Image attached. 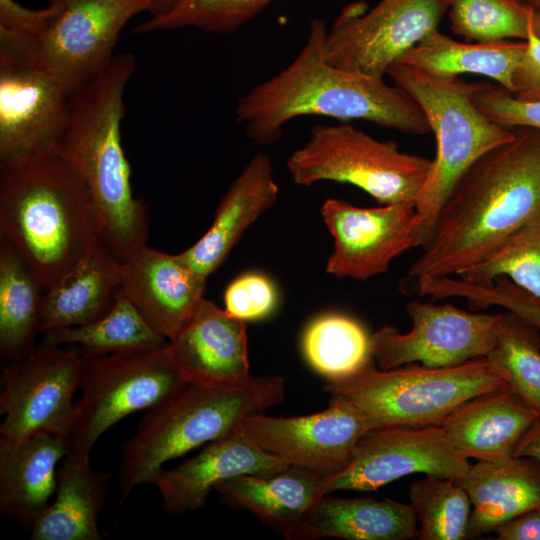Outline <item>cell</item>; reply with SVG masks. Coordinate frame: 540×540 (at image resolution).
I'll return each mask as SVG.
<instances>
[{
  "mask_svg": "<svg viewBox=\"0 0 540 540\" xmlns=\"http://www.w3.org/2000/svg\"><path fill=\"white\" fill-rule=\"evenodd\" d=\"M540 209V131L519 127L458 179L432 236L399 282L412 295L424 278L454 277L479 262Z\"/></svg>",
  "mask_w": 540,
  "mask_h": 540,
  "instance_id": "6da1fadb",
  "label": "cell"
},
{
  "mask_svg": "<svg viewBox=\"0 0 540 540\" xmlns=\"http://www.w3.org/2000/svg\"><path fill=\"white\" fill-rule=\"evenodd\" d=\"M325 23L313 19L303 48L282 71L257 84L236 106V120L257 145H270L302 116L360 119L411 135L431 132L419 105L383 77L338 68L324 54Z\"/></svg>",
  "mask_w": 540,
  "mask_h": 540,
  "instance_id": "7a4b0ae2",
  "label": "cell"
},
{
  "mask_svg": "<svg viewBox=\"0 0 540 540\" xmlns=\"http://www.w3.org/2000/svg\"><path fill=\"white\" fill-rule=\"evenodd\" d=\"M134 72L132 54H115L73 90L69 122L55 147L88 188L100 243L121 262L148 245L150 224L148 206L134 196L121 141L124 90Z\"/></svg>",
  "mask_w": 540,
  "mask_h": 540,
  "instance_id": "3957f363",
  "label": "cell"
},
{
  "mask_svg": "<svg viewBox=\"0 0 540 540\" xmlns=\"http://www.w3.org/2000/svg\"><path fill=\"white\" fill-rule=\"evenodd\" d=\"M0 235L45 290L100 242L88 188L56 148L0 163Z\"/></svg>",
  "mask_w": 540,
  "mask_h": 540,
  "instance_id": "277c9868",
  "label": "cell"
},
{
  "mask_svg": "<svg viewBox=\"0 0 540 540\" xmlns=\"http://www.w3.org/2000/svg\"><path fill=\"white\" fill-rule=\"evenodd\" d=\"M285 397L282 375H250L223 387L186 383L147 409L122 445V505L140 484H150L164 464L233 432L246 418L265 413Z\"/></svg>",
  "mask_w": 540,
  "mask_h": 540,
  "instance_id": "5b68a950",
  "label": "cell"
},
{
  "mask_svg": "<svg viewBox=\"0 0 540 540\" xmlns=\"http://www.w3.org/2000/svg\"><path fill=\"white\" fill-rule=\"evenodd\" d=\"M505 385L486 357L450 367L418 363L382 370L369 365L347 376L327 379L323 390L363 415L368 431L393 426H440L470 398Z\"/></svg>",
  "mask_w": 540,
  "mask_h": 540,
  "instance_id": "8992f818",
  "label": "cell"
},
{
  "mask_svg": "<svg viewBox=\"0 0 540 540\" xmlns=\"http://www.w3.org/2000/svg\"><path fill=\"white\" fill-rule=\"evenodd\" d=\"M421 108L436 139V155L415 201L426 220L428 244L438 214L462 174L482 155L512 141L515 131L488 118L475 104V83L440 78L399 61L387 70Z\"/></svg>",
  "mask_w": 540,
  "mask_h": 540,
  "instance_id": "52a82bcc",
  "label": "cell"
},
{
  "mask_svg": "<svg viewBox=\"0 0 540 540\" xmlns=\"http://www.w3.org/2000/svg\"><path fill=\"white\" fill-rule=\"evenodd\" d=\"M432 160L399 150L348 123L317 125L306 143L287 160L292 181L311 186L321 181L354 185L381 205L415 202Z\"/></svg>",
  "mask_w": 540,
  "mask_h": 540,
  "instance_id": "ba28073f",
  "label": "cell"
},
{
  "mask_svg": "<svg viewBox=\"0 0 540 540\" xmlns=\"http://www.w3.org/2000/svg\"><path fill=\"white\" fill-rule=\"evenodd\" d=\"M185 384L166 345L115 353L84 351L81 394L68 433L69 448L90 452L114 424L149 409Z\"/></svg>",
  "mask_w": 540,
  "mask_h": 540,
  "instance_id": "9c48e42d",
  "label": "cell"
},
{
  "mask_svg": "<svg viewBox=\"0 0 540 540\" xmlns=\"http://www.w3.org/2000/svg\"><path fill=\"white\" fill-rule=\"evenodd\" d=\"M54 12L34 34L0 33L16 49L55 76L70 92L114 57L128 21L152 9L153 0H51Z\"/></svg>",
  "mask_w": 540,
  "mask_h": 540,
  "instance_id": "30bf717a",
  "label": "cell"
},
{
  "mask_svg": "<svg viewBox=\"0 0 540 540\" xmlns=\"http://www.w3.org/2000/svg\"><path fill=\"white\" fill-rule=\"evenodd\" d=\"M83 361L78 345L41 341L26 356L7 363L0 381L1 438L17 440L39 433L68 437Z\"/></svg>",
  "mask_w": 540,
  "mask_h": 540,
  "instance_id": "8fae6325",
  "label": "cell"
},
{
  "mask_svg": "<svg viewBox=\"0 0 540 540\" xmlns=\"http://www.w3.org/2000/svg\"><path fill=\"white\" fill-rule=\"evenodd\" d=\"M405 310L412 322L408 332L384 325L371 335V356L379 369L412 363L450 367L485 358L497 343L503 317L418 300Z\"/></svg>",
  "mask_w": 540,
  "mask_h": 540,
  "instance_id": "7c38bea8",
  "label": "cell"
},
{
  "mask_svg": "<svg viewBox=\"0 0 540 540\" xmlns=\"http://www.w3.org/2000/svg\"><path fill=\"white\" fill-rule=\"evenodd\" d=\"M448 7L449 0H382L367 12L349 6L327 30L325 58L338 68L383 77L438 29Z\"/></svg>",
  "mask_w": 540,
  "mask_h": 540,
  "instance_id": "4fadbf2b",
  "label": "cell"
},
{
  "mask_svg": "<svg viewBox=\"0 0 540 540\" xmlns=\"http://www.w3.org/2000/svg\"><path fill=\"white\" fill-rule=\"evenodd\" d=\"M320 212L334 244L326 272L335 278L383 274L395 258L426 242V220L415 202L361 208L330 198Z\"/></svg>",
  "mask_w": 540,
  "mask_h": 540,
  "instance_id": "5bb4252c",
  "label": "cell"
},
{
  "mask_svg": "<svg viewBox=\"0 0 540 540\" xmlns=\"http://www.w3.org/2000/svg\"><path fill=\"white\" fill-rule=\"evenodd\" d=\"M71 92L49 71L0 43V163L55 148Z\"/></svg>",
  "mask_w": 540,
  "mask_h": 540,
  "instance_id": "9a60e30c",
  "label": "cell"
},
{
  "mask_svg": "<svg viewBox=\"0 0 540 540\" xmlns=\"http://www.w3.org/2000/svg\"><path fill=\"white\" fill-rule=\"evenodd\" d=\"M470 466L441 426L372 429L358 440L349 465L326 479L325 492L375 491L414 473L457 479Z\"/></svg>",
  "mask_w": 540,
  "mask_h": 540,
  "instance_id": "2e32d148",
  "label": "cell"
},
{
  "mask_svg": "<svg viewBox=\"0 0 540 540\" xmlns=\"http://www.w3.org/2000/svg\"><path fill=\"white\" fill-rule=\"evenodd\" d=\"M259 449L327 478L343 471L368 427L349 402L331 398L314 414L274 417L265 413L244 419L236 428Z\"/></svg>",
  "mask_w": 540,
  "mask_h": 540,
  "instance_id": "e0dca14e",
  "label": "cell"
},
{
  "mask_svg": "<svg viewBox=\"0 0 540 540\" xmlns=\"http://www.w3.org/2000/svg\"><path fill=\"white\" fill-rule=\"evenodd\" d=\"M166 348L186 383L223 387L251 375L245 321L205 298Z\"/></svg>",
  "mask_w": 540,
  "mask_h": 540,
  "instance_id": "ac0fdd59",
  "label": "cell"
},
{
  "mask_svg": "<svg viewBox=\"0 0 540 540\" xmlns=\"http://www.w3.org/2000/svg\"><path fill=\"white\" fill-rule=\"evenodd\" d=\"M206 278L178 254L147 246L122 262L120 291L167 341L204 298Z\"/></svg>",
  "mask_w": 540,
  "mask_h": 540,
  "instance_id": "d6986e66",
  "label": "cell"
},
{
  "mask_svg": "<svg viewBox=\"0 0 540 540\" xmlns=\"http://www.w3.org/2000/svg\"><path fill=\"white\" fill-rule=\"evenodd\" d=\"M283 459L249 442L237 429L206 445L194 457L173 468H162L152 479L163 509L171 514L205 506L217 484L244 474H271L287 468Z\"/></svg>",
  "mask_w": 540,
  "mask_h": 540,
  "instance_id": "ffe728a7",
  "label": "cell"
},
{
  "mask_svg": "<svg viewBox=\"0 0 540 540\" xmlns=\"http://www.w3.org/2000/svg\"><path fill=\"white\" fill-rule=\"evenodd\" d=\"M540 415L507 384L474 396L450 412L440 426L467 459L505 462Z\"/></svg>",
  "mask_w": 540,
  "mask_h": 540,
  "instance_id": "44dd1931",
  "label": "cell"
},
{
  "mask_svg": "<svg viewBox=\"0 0 540 540\" xmlns=\"http://www.w3.org/2000/svg\"><path fill=\"white\" fill-rule=\"evenodd\" d=\"M278 194L271 158L262 152L255 154L231 183L205 234L179 255L207 279L226 260L245 231L275 205Z\"/></svg>",
  "mask_w": 540,
  "mask_h": 540,
  "instance_id": "7402d4cb",
  "label": "cell"
},
{
  "mask_svg": "<svg viewBox=\"0 0 540 540\" xmlns=\"http://www.w3.org/2000/svg\"><path fill=\"white\" fill-rule=\"evenodd\" d=\"M327 477L289 465L271 474H244L217 484L222 503L246 510L267 526L293 540L298 528L326 494Z\"/></svg>",
  "mask_w": 540,
  "mask_h": 540,
  "instance_id": "603a6c76",
  "label": "cell"
},
{
  "mask_svg": "<svg viewBox=\"0 0 540 540\" xmlns=\"http://www.w3.org/2000/svg\"><path fill=\"white\" fill-rule=\"evenodd\" d=\"M68 450V437L61 434L0 438L1 516L30 527L56 491V465Z\"/></svg>",
  "mask_w": 540,
  "mask_h": 540,
  "instance_id": "cb8c5ba5",
  "label": "cell"
},
{
  "mask_svg": "<svg viewBox=\"0 0 540 540\" xmlns=\"http://www.w3.org/2000/svg\"><path fill=\"white\" fill-rule=\"evenodd\" d=\"M109 474L92 468L90 452L69 448L57 470L55 499L30 525L33 540H100L98 518Z\"/></svg>",
  "mask_w": 540,
  "mask_h": 540,
  "instance_id": "d4e9b609",
  "label": "cell"
},
{
  "mask_svg": "<svg viewBox=\"0 0 540 540\" xmlns=\"http://www.w3.org/2000/svg\"><path fill=\"white\" fill-rule=\"evenodd\" d=\"M468 493L472 512L467 539L492 532L501 523L540 507V461L513 457L505 462L477 461L454 479Z\"/></svg>",
  "mask_w": 540,
  "mask_h": 540,
  "instance_id": "484cf974",
  "label": "cell"
},
{
  "mask_svg": "<svg viewBox=\"0 0 540 540\" xmlns=\"http://www.w3.org/2000/svg\"><path fill=\"white\" fill-rule=\"evenodd\" d=\"M410 540L418 537L412 506L390 498H339L325 494L293 540Z\"/></svg>",
  "mask_w": 540,
  "mask_h": 540,
  "instance_id": "4316f807",
  "label": "cell"
},
{
  "mask_svg": "<svg viewBox=\"0 0 540 540\" xmlns=\"http://www.w3.org/2000/svg\"><path fill=\"white\" fill-rule=\"evenodd\" d=\"M122 280V262L98 242L57 284L46 290L40 313L47 330L91 323L114 304Z\"/></svg>",
  "mask_w": 540,
  "mask_h": 540,
  "instance_id": "83f0119b",
  "label": "cell"
},
{
  "mask_svg": "<svg viewBox=\"0 0 540 540\" xmlns=\"http://www.w3.org/2000/svg\"><path fill=\"white\" fill-rule=\"evenodd\" d=\"M525 48V41L461 42L435 29L398 61L440 78L485 76L511 93L513 75Z\"/></svg>",
  "mask_w": 540,
  "mask_h": 540,
  "instance_id": "f1b7e54d",
  "label": "cell"
},
{
  "mask_svg": "<svg viewBox=\"0 0 540 540\" xmlns=\"http://www.w3.org/2000/svg\"><path fill=\"white\" fill-rule=\"evenodd\" d=\"M44 289L16 248L0 235V355L6 363L36 346Z\"/></svg>",
  "mask_w": 540,
  "mask_h": 540,
  "instance_id": "f546056e",
  "label": "cell"
},
{
  "mask_svg": "<svg viewBox=\"0 0 540 540\" xmlns=\"http://www.w3.org/2000/svg\"><path fill=\"white\" fill-rule=\"evenodd\" d=\"M43 342L75 344L88 353H115L162 347L167 340L143 317L120 291L101 318L80 326L62 327L42 333Z\"/></svg>",
  "mask_w": 540,
  "mask_h": 540,
  "instance_id": "4dcf8cb0",
  "label": "cell"
},
{
  "mask_svg": "<svg viewBox=\"0 0 540 540\" xmlns=\"http://www.w3.org/2000/svg\"><path fill=\"white\" fill-rule=\"evenodd\" d=\"M301 347L308 365L326 380L347 376L373 362L371 335L343 314H324L311 321Z\"/></svg>",
  "mask_w": 540,
  "mask_h": 540,
  "instance_id": "1f68e13d",
  "label": "cell"
},
{
  "mask_svg": "<svg viewBox=\"0 0 540 540\" xmlns=\"http://www.w3.org/2000/svg\"><path fill=\"white\" fill-rule=\"evenodd\" d=\"M486 359L505 384L540 415V329L513 312L503 313L497 343Z\"/></svg>",
  "mask_w": 540,
  "mask_h": 540,
  "instance_id": "d6a6232c",
  "label": "cell"
},
{
  "mask_svg": "<svg viewBox=\"0 0 540 540\" xmlns=\"http://www.w3.org/2000/svg\"><path fill=\"white\" fill-rule=\"evenodd\" d=\"M456 277L480 286L504 277L540 300V209Z\"/></svg>",
  "mask_w": 540,
  "mask_h": 540,
  "instance_id": "836d02e7",
  "label": "cell"
},
{
  "mask_svg": "<svg viewBox=\"0 0 540 540\" xmlns=\"http://www.w3.org/2000/svg\"><path fill=\"white\" fill-rule=\"evenodd\" d=\"M408 496L419 525L417 539H467L472 504L454 479L425 475L410 484Z\"/></svg>",
  "mask_w": 540,
  "mask_h": 540,
  "instance_id": "e575fe53",
  "label": "cell"
},
{
  "mask_svg": "<svg viewBox=\"0 0 540 540\" xmlns=\"http://www.w3.org/2000/svg\"><path fill=\"white\" fill-rule=\"evenodd\" d=\"M451 30L467 41H526L535 13L518 0H449Z\"/></svg>",
  "mask_w": 540,
  "mask_h": 540,
  "instance_id": "d590c367",
  "label": "cell"
},
{
  "mask_svg": "<svg viewBox=\"0 0 540 540\" xmlns=\"http://www.w3.org/2000/svg\"><path fill=\"white\" fill-rule=\"evenodd\" d=\"M273 0H183L169 12L137 25L138 33L195 27L228 33L256 16Z\"/></svg>",
  "mask_w": 540,
  "mask_h": 540,
  "instance_id": "8d00e7d4",
  "label": "cell"
},
{
  "mask_svg": "<svg viewBox=\"0 0 540 540\" xmlns=\"http://www.w3.org/2000/svg\"><path fill=\"white\" fill-rule=\"evenodd\" d=\"M277 303L272 281L260 273H246L235 278L224 291L225 311L243 321L266 318Z\"/></svg>",
  "mask_w": 540,
  "mask_h": 540,
  "instance_id": "74e56055",
  "label": "cell"
},
{
  "mask_svg": "<svg viewBox=\"0 0 540 540\" xmlns=\"http://www.w3.org/2000/svg\"><path fill=\"white\" fill-rule=\"evenodd\" d=\"M472 98L488 118L501 126L540 131V101L517 99L503 87L488 83H475Z\"/></svg>",
  "mask_w": 540,
  "mask_h": 540,
  "instance_id": "f35d334b",
  "label": "cell"
},
{
  "mask_svg": "<svg viewBox=\"0 0 540 540\" xmlns=\"http://www.w3.org/2000/svg\"><path fill=\"white\" fill-rule=\"evenodd\" d=\"M526 48L514 72L511 94L524 101H540V37L530 26Z\"/></svg>",
  "mask_w": 540,
  "mask_h": 540,
  "instance_id": "ab89813d",
  "label": "cell"
},
{
  "mask_svg": "<svg viewBox=\"0 0 540 540\" xmlns=\"http://www.w3.org/2000/svg\"><path fill=\"white\" fill-rule=\"evenodd\" d=\"M491 300L495 306L515 313L540 329V300L510 280L497 282L492 289Z\"/></svg>",
  "mask_w": 540,
  "mask_h": 540,
  "instance_id": "60d3db41",
  "label": "cell"
},
{
  "mask_svg": "<svg viewBox=\"0 0 540 540\" xmlns=\"http://www.w3.org/2000/svg\"><path fill=\"white\" fill-rule=\"evenodd\" d=\"M46 17L44 9H27L14 0H0V30L14 33L37 30Z\"/></svg>",
  "mask_w": 540,
  "mask_h": 540,
  "instance_id": "b9f144b4",
  "label": "cell"
},
{
  "mask_svg": "<svg viewBox=\"0 0 540 540\" xmlns=\"http://www.w3.org/2000/svg\"><path fill=\"white\" fill-rule=\"evenodd\" d=\"M492 532L498 540H540V507L501 523Z\"/></svg>",
  "mask_w": 540,
  "mask_h": 540,
  "instance_id": "7bdbcfd3",
  "label": "cell"
},
{
  "mask_svg": "<svg viewBox=\"0 0 540 540\" xmlns=\"http://www.w3.org/2000/svg\"><path fill=\"white\" fill-rule=\"evenodd\" d=\"M531 457L540 461V419L520 440L515 457Z\"/></svg>",
  "mask_w": 540,
  "mask_h": 540,
  "instance_id": "ee69618b",
  "label": "cell"
},
{
  "mask_svg": "<svg viewBox=\"0 0 540 540\" xmlns=\"http://www.w3.org/2000/svg\"><path fill=\"white\" fill-rule=\"evenodd\" d=\"M182 1L183 0H153L151 9L152 16H161L165 14Z\"/></svg>",
  "mask_w": 540,
  "mask_h": 540,
  "instance_id": "f6af8a7d",
  "label": "cell"
},
{
  "mask_svg": "<svg viewBox=\"0 0 540 540\" xmlns=\"http://www.w3.org/2000/svg\"><path fill=\"white\" fill-rule=\"evenodd\" d=\"M540 13V0H518Z\"/></svg>",
  "mask_w": 540,
  "mask_h": 540,
  "instance_id": "bcb514c9",
  "label": "cell"
},
{
  "mask_svg": "<svg viewBox=\"0 0 540 540\" xmlns=\"http://www.w3.org/2000/svg\"><path fill=\"white\" fill-rule=\"evenodd\" d=\"M533 32L540 37V13L536 12L533 19Z\"/></svg>",
  "mask_w": 540,
  "mask_h": 540,
  "instance_id": "7dc6e473",
  "label": "cell"
},
{
  "mask_svg": "<svg viewBox=\"0 0 540 540\" xmlns=\"http://www.w3.org/2000/svg\"><path fill=\"white\" fill-rule=\"evenodd\" d=\"M153 5V4H152Z\"/></svg>",
  "mask_w": 540,
  "mask_h": 540,
  "instance_id": "c3c4849f",
  "label": "cell"
}]
</instances>
